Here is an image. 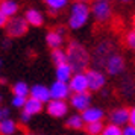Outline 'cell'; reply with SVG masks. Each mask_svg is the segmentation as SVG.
I'll use <instances>...</instances> for the list:
<instances>
[{"label":"cell","instance_id":"obj_1","mask_svg":"<svg viewBox=\"0 0 135 135\" xmlns=\"http://www.w3.org/2000/svg\"><path fill=\"white\" fill-rule=\"evenodd\" d=\"M91 61L88 50L78 41H70L67 47V62L71 65L74 73H82Z\"/></svg>","mask_w":135,"mask_h":135},{"label":"cell","instance_id":"obj_2","mask_svg":"<svg viewBox=\"0 0 135 135\" xmlns=\"http://www.w3.org/2000/svg\"><path fill=\"white\" fill-rule=\"evenodd\" d=\"M91 9L88 6V3L82 2H74L70 8V17H68V26L70 29H80L86 25V21L90 18Z\"/></svg>","mask_w":135,"mask_h":135},{"label":"cell","instance_id":"obj_3","mask_svg":"<svg viewBox=\"0 0 135 135\" xmlns=\"http://www.w3.org/2000/svg\"><path fill=\"white\" fill-rule=\"evenodd\" d=\"M115 46L111 40H103L96 46L91 55V61L96 67H106V62L112 55H115Z\"/></svg>","mask_w":135,"mask_h":135},{"label":"cell","instance_id":"obj_4","mask_svg":"<svg viewBox=\"0 0 135 135\" xmlns=\"http://www.w3.org/2000/svg\"><path fill=\"white\" fill-rule=\"evenodd\" d=\"M91 12L93 17L99 23H105L111 18L112 15V6L109 0H93L91 3Z\"/></svg>","mask_w":135,"mask_h":135},{"label":"cell","instance_id":"obj_5","mask_svg":"<svg viewBox=\"0 0 135 135\" xmlns=\"http://www.w3.org/2000/svg\"><path fill=\"white\" fill-rule=\"evenodd\" d=\"M29 29V25L26 21L25 17H12V18L8 20L6 26H5V31H6L8 37H12V38H18L23 37L26 32Z\"/></svg>","mask_w":135,"mask_h":135},{"label":"cell","instance_id":"obj_6","mask_svg":"<svg viewBox=\"0 0 135 135\" xmlns=\"http://www.w3.org/2000/svg\"><path fill=\"white\" fill-rule=\"evenodd\" d=\"M68 86L73 94L76 93H88L90 90V85H88V78H86V73H74L73 78L68 82Z\"/></svg>","mask_w":135,"mask_h":135},{"label":"cell","instance_id":"obj_7","mask_svg":"<svg viewBox=\"0 0 135 135\" xmlns=\"http://www.w3.org/2000/svg\"><path fill=\"white\" fill-rule=\"evenodd\" d=\"M86 78H88V85H90V90L91 91H102V88L106 84L105 74L100 70H97V68L88 70L86 71Z\"/></svg>","mask_w":135,"mask_h":135},{"label":"cell","instance_id":"obj_8","mask_svg":"<svg viewBox=\"0 0 135 135\" xmlns=\"http://www.w3.org/2000/svg\"><path fill=\"white\" fill-rule=\"evenodd\" d=\"M49 90L53 100H65V99L70 97V93H71L67 82H61V80H55L49 86Z\"/></svg>","mask_w":135,"mask_h":135},{"label":"cell","instance_id":"obj_9","mask_svg":"<svg viewBox=\"0 0 135 135\" xmlns=\"http://www.w3.org/2000/svg\"><path fill=\"white\" fill-rule=\"evenodd\" d=\"M70 105L73 106L76 111L84 112L91 106V96L90 93H76L70 96Z\"/></svg>","mask_w":135,"mask_h":135},{"label":"cell","instance_id":"obj_10","mask_svg":"<svg viewBox=\"0 0 135 135\" xmlns=\"http://www.w3.org/2000/svg\"><path fill=\"white\" fill-rule=\"evenodd\" d=\"M47 114L53 118H62L68 114V105L65 100H50L47 103Z\"/></svg>","mask_w":135,"mask_h":135},{"label":"cell","instance_id":"obj_11","mask_svg":"<svg viewBox=\"0 0 135 135\" xmlns=\"http://www.w3.org/2000/svg\"><path fill=\"white\" fill-rule=\"evenodd\" d=\"M64 35H65V29L64 27H58L55 31H50L46 35V43L52 50L61 49L64 44Z\"/></svg>","mask_w":135,"mask_h":135},{"label":"cell","instance_id":"obj_12","mask_svg":"<svg viewBox=\"0 0 135 135\" xmlns=\"http://www.w3.org/2000/svg\"><path fill=\"white\" fill-rule=\"evenodd\" d=\"M105 68H106L108 74H111V76H118V74H122L123 70H124V59H123V56L118 55V53L112 55L109 59H108Z\"/></svg>","mask_w":135,"mask_h":135},{"label":"cell","instance_id":"obj_13","mask_svg":"<svg viewBox=\"0 0 135 135\" xmlns=\"http://www.w3.org/2000/svg\"><path fill=\"white\" fill-rule=\"evenodd\" d=\"M109 123L115 126H126L129 124V109L128 108H115L109 112Z\"/></svg>","mask_w":135,"mask_h":135},{"label":"cell","instance_id":"obj_14","mask_svg":"<svg viewBox=\"0 0 135 135\" xmlns=\"http://www.w3.org/2000/svg\"><path fill=\"white\" fill-rule=\"evenodd\" d=\"M31 97L40 100L41 103H49L52 100L49 86L43 85V84H35L33 86H31Z\"/></svg>","mask_w":135,"mask_h":135},{"label":"cell","instance_id":"obj_15","mask_svg":"<svg viewBox=\"0 0 135 135\" xmlns=\"http://www.w3.org/2000/svg\"><path fill=\"white\" fill-rule=\"evenodd\" d=\"M80 115H82V118H84L85 124H90V123L102 122L103 117H105V112H103V109H100V108H97V106H90V108L85 109Z\"/></svg>","mask_w":135,"mask_h":135},{"label":"cell","instance_id":"obj_16","mask_svg":"<svg viewBox=\"0 0 135 135\" xmlns=\"http://www.w3.org/2000/svg\"><path fill=\"white\" fill-rule=\"evenodd\" d=\"M73 68L71 65L65 62V64H61V65H56L55 68V76H56V80H61V82H70V79L73 78Z\"/></svg>","mask_w":135,"mask_h":135},{"label":"cell","instance_id":"obj_17","mask_svg":"<svg viewBox=\"0 0 135 135\" xmlns=\"http://www.w3.org/2000/svg\"><path fill=\"white\" fill-rule=\"evenodd\" d=\"M25 18H26V21H27V25L35 26V27H40V26H43V23H44L43 14L40 12L38 9H35V8H31V9L26 11Z\"/></svg>","mask_w":135,"mask_h":135},{"label":"cell","instance_id":"obj_18","mask_svg":"<svg viewBox=\"0 0 135 135\" xmlns=\"http://www.w3.org/2000/svg\"><path fill=\"white\" fill-rule=\"evenodd\" d=\"M0 11L5 14L8 18H12L18 12V3L15 0H3V2H0Z\"/></svg>","mask_w":135,"mask_h":135},{"label":"cell","instance_id":"obj_19","mask_svg":"<svg viewBox=\"0 0 135 135\" xmlns=\"http://www.w3.org/2000/svg\"><path fill=\"white\" fill-rule=\"evenodd\" d=\"M120 93L123 94V97H132L135 94V80L131 76L123 78L120 82Z\"/></svg>","mask_w":135,"mask_h":135},{"label":"cell","instance_id":"obj_20","mask_svg":"<svg viewBox=\"0 0 135 135\" xmlns=\"http://www.w3.org/2000/svg\"><path fill=\"white\" fill-rule=\"evenodd\" d=\"M43 105L44 103H41V102L37 100V99L27 97L23 111H26V112H27V114H31V115H37V114H40V112L43 111Z\"/></svg>","mask_w":135,"mask_h":135},{"label":"cell","instance_id":"obj_21","mask_svg":"<svg viewBox=\"0 0 135 135\" xmlns=\"http://www.w3.org/2000/svg\"><path fill=\"white\" fill-rule=\"evenodd\" d=\"M17 132V123L12 118H3L0 122V135H14Z\"/></svg>","mask_w":135,"mask_h":135},{"label":"cell","instance_id":"obj_22","mask_svg":"<svg viewBox=\"0 0 135 135\" xmlns=\"http://www.w3.org/2000/svg\"><path fill=\"white\" fill-rule=\"evenodd\" d=\"M65 126L70 129H74V131H79V129L85 128V122H84V118H82L80 114H73V115H70L67 118Z\"/></svg>","mask_w":135,"mask_h":135},{"label":"cell","instance_id":"obj_23","mask_svg":"<svg viewBox=\"0 0 135 135\" xmlns=\"http://www.w3.org/2000/svg\"><path fill=\"white\" fill-rule=\"evenodd\" d=\"M12 94L14 96H21V97H27L31 96V86L23 80H18L12 85Z\"/></svg>","mask_w":135,"mask_h":135},{"label":"cell","instance_id":"obj_24","mask_svg":"<svg viewBox=\"0 0 135 135\" xmlns=\"http://www.w3.org/2000/svg\"><path fill=\"white\" fill-rule=\"evenodd\" d=\"M46 6L49 8L50 14H56L68 5V0H44Z\"/></svg>","mask_w":135,"mask_h":135},{"label":"cell","instance_id":"obj_25","mask_svg":"<svg viewBox=\"0 0 135 135\" xmlns=\"http://www.w3.org/2000/svg\"><path fill=\"white\" fill-rule=\"evenodd\" d=\"M52 61L55 65H61V64H65L67 62V50L62 49H55L52 50Z\"/></svg>","mask_w":135,"mask_h":135},{"label":"cell","instance_id":"obj_26","mask_svg":"<svg viewBox=\"0 0 135 135\" xmlns=\"http://www.w3.org/2000/svg\"><path fill=\"white\" fill-rule=\"evenodd\" d=\"M105 129L103 122H96V123H90V124H85V131L88 135H102Z\"/></svg>","mask_w":135,"mask_h":135},{"label":"cell","instance_id":"obj_27","mask_svg":"<svg viewBox=\"0 0 135 135\" xmlns=\"http://www.w3.org/2000/svg\"><path fill=\"white\" fill-rule=\"evenodd\" d=\"M102 135H123V128L109 123V124H106V126H105Z\"/></svg>","mask_w":135,"mask_h":135},{"label":"cell","instance_id":"obj_28","mask_svg":"<svg viewBox=\"0 0 135 135\" xmlns=\"http://www.w3.org/2000/svg\"><path fill=\"white\" fill-rule=\"evenodd\" d=\"M27 97H21V96H12L11 99V103H12L14 108H25V103Z\"/></svg>","mask_w":135,"mask_h":135},{"label":"cell","instance_id":"obj_29","mask_svg":"<svg viewBox=\"0 0 135 135\" xmlns=\"http://www.w3.org/2000/svg\"><path fill=\"white\" fill-rule=\"evenodd\" d=\"M126 44L131 49H135V31H131L126 35Z\"/></svg>","mask_w":135,"mask_h":135},{"label":"cell","instance_id":"obj_30","mask_svg":"<svg viewBox=\"0 0 135 135\" xmlns=\"http://www.w3.org/2000/svg\"><path fill=\"white\" fill-rule=\"evenodd\" d=\"M31 114H27V112H26V111H23V112H21V114H20V122L23 123V124H27V123L31 122Z\"/></svg>","mask_w":135,"mask_h":135},{"label":"cell","instance_id":"obj_31","mask_svg":"<svg viewBox=\"0 0 135 135\" xmlns=\"http://www.w3.org/2000/svg\"><path fill=\"white\" fill-rule=\"evenodd\" d=\"M123 135H135V126L132 124H128L123 128Z\"/></svg>","mask_w":135,"mask_h":135},{"label":"cell","instance_id":"obj_32","mask_svg":"<svg viewBox=\"0 0 135 135\" xmlns=\"http://www.w3.org/2000/svg\"><path fill=\"white\" fill-rule=\"evenodd\" d=\"M129 124L135 126V106L129 109Z\"/></svg>","mask_w":135,"mask_h":135},{"label":"cell","instance_id":"obj_33","mask_svg":"<svg viewBox=\"0 0 135 135\" xmlns=\"http://www.w3.org/2000/svg\"><path fill=\"white\" fill-rule=\"evenodd\" d=\"M8 20H9V18H8L6 15L0 11V27H5V26H6V23H8Z\"/></svg>","mask_w":135,"mask_h":135},{"label":"cell","instance_id":"obj_34","mask_svg":"<svg viewBox=\"0 0 135 135\" xmlns=\"http://www.w3.org/2000/svg\"><path fill=\"white\" fill-rule=\"evenodd\" d=\"M2 112H3V118H9V109L8 108H3Z\"/></svg>","mask_w":135,"mask_h":135},{"label":"cell","instance_id":"obj_35","mask_svg":"<svg viewBox=\"0 0 135 135\" xmlns=\"http://www.w3.org/2000/svg\"><path fill=\"white\" fill-rule=\"evenodd\" d=\"M108 94H109L108 90H102V97H108Z\"/></svg>","mask_w":135,"mask_h":135},{"label":"cell","instance_id":"obj_36","mask_svg":"<svg viewBox=\"0 0 135 135\" xmlns=\"http://www.w3.org/2000/svg\"><path fill=\"white\" fill-rule=\"evenodd\" d=\"M2 109H3V108H0V122L3 120V112H2Z\"/></svg>","mask_w":135,"mask_h":135},{"label":"cell","instance_id":"obj_37","mask_svg":"<svg viewBox=\"0 0 135 135\" xmlns=\"http://www.w3.org/2000/svg\"><path fill=\"white\" fill-rule=\"evenodd\" d=\"M74 2H82V3H88L90 0H74Z\"/></svg>","mask_w":135,"mask_h":135},{"label":"cell","instance_id":"obj_38","mask_svg":"<svg viewBox=\"0 0 135 135\" xmlns=\"http://www.w3.org/2000/svg\"><path fill=\"white\" fill-rule=\"evenodd\" d=\"M120 2H123V3H128V2H132V0H120Z\"/></svg>","mask_w":135,"mask_h":135},{"label":"cell","instance_id":"obj_39","mask_svg":"<svg viewBox=\"0 0 135 135\" xmlns=\"http://www.w3.org/2000/svg\"><path fill=\"white\" fill-rule=\"evenodd\" d=\"M2 100H3V96H2V94H0V103H2Z\"/></svg>","mask_w":135,"mask_h":135},{"label":"cell","instance_id":"obj_40","mask_svg":"<svg viewBox=\"0 0 135 135\" xmlns=\"http://www.w3.org/2000/svg\"><path fill=\"white\" fill-rule=\"evenodd\" d=\"M0 65H2V59H0Z\"/></svg>","mask_w":135,"mask_h":135},{"label":"cell","instance_id":"obj_41","mask_svg":"<svg viewBox=\"0 0 135 135\" xmlns=\"http://www.w3.org/2000/svg\"><path fill=\"white\" fill-rule=\"evenodd\" d=\"M27 135H32V134H27Z\"/></svg>","mask_w":135,"mask_h":135},{"label":"cell","instance_id":"obj_42","mask_svg":"<svg viewBox=\"0 0 135 135\" xmlns=\"http://www.w3.org/2000/svg\"><path fill=\"white\" fill-rule=\"evenodd\" d=\"M0 2H3V0H0Z\"/></svg>","mask_w":135,"mask_h":135},{"label":"cell","instance_id":"obj_43","mask_svg":"<svg viewBox=\"0 0 135 135\" xmlns=\"http://www.w3.org/2000/svg\"><path fill=\"white\" fill-rule=\"evenodd\" d=\"M85 135H88V134H85Z\"/></svg>","mask_w":135,"mask_h":135}]
</instances>
